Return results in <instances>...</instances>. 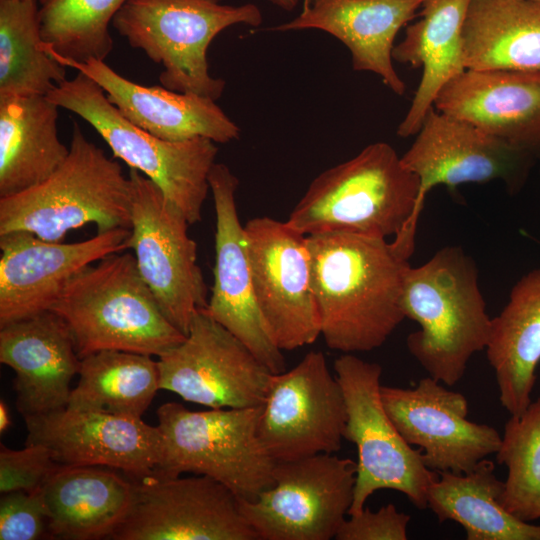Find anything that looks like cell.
Listing matches in <instances>:
<instances>
[{
	"instance_id": "cell-38",
	"label": "cell",
	"mask_w": 540,
	"mask_h": 540,
	"mask_svg": "<svg viewBox=\"0 0 540 540\" xmlns=\"http://www.w3.org/2000/svg\"><path fill=\"white\" fill-rule=\"evenodd\" d=\"M11 425L10 414L7 404L2 400L0 402V432L4 433Z\"/></svg>"
},
{
	"instance_id": "cell-28",
	"label": "cell",
	"mask_w": 540,
	"mask_h": 540,
	"mask_svg": "<svg viewBox=\"0 0 540 540\" xmlns=\"http://www.w3.org/2000/svg\"><path fill=\"white\" fill-rule=\"evenodd\" d=\"M58 109L46 95L0 97V198L39 185L66 160Z\"/></svg>"
},
{
	"instance_id": "cell-15",
	"label": "cell",
	"mask_w": 540,
	"mask_h": 540,
	"mask_svg": "<svg viewBox=\"0 0 540 540\" xmlns=\"http://www.w3.org/2000/svg\"><path fill=\"white\" fill-rule=\"evenodd\" d=\"M132 483L130 508L112 539H258L240 511L237 496L208 476L152 474Z\"/></svg>"
},
{
	"instance_id": "cell-29",
	"label": "cell",
	"mask_w": 540,
	"mask_h": 540,
	"mask_svg": "<svg viewBox=\"0 0 540 540\" xmlns=\"http://www.w3.org/2000/svg\"><path fill=\"white\" fill-rule=\"evenodd\" d=\"M463 53L466 69L540 73V3L471 0Z\"/></svg>"
},
{
	"instance_id": "cell-30",
	"label": "cell",
	"mask_w": 540,
	"mask_h": 540,
	"mask_svg": "<svg viewBox=\"0 0 540 540\" xmlns=\"http://www.w3.org/2000/svg\"><path fill=\"white\" fill-rule=\"evenodd\" d=\"M504 481L487 458L469 472H438L430 485L427 507L439 522L454 521L467 540H540V525L513 516L499 502Z\"/></svg>"
},
{
	"instance_id": "cell-8",
	"label": "cell",
	"mask_w": 540,
	"mask_h": 540,
	"mask_svg": "<svg viewBox=\"0 0 540 540\" xmlns=\"http://www.w3.org/2000/svg\"><path fill=\"white\" fill-rule=\"evenodd\" d=\"M48 98L85 120L104 139L114 157L138 170L184 214L189 224L201 220L210 190L209 174L218 148L207 138L172 142L125 119L103 89L82 72L58 84Z\"/></svg>"
},
{
	"instance_id": "cell-40",
	"label": "cell",
	"mask_w": 540,
	"mask_h": 540,
	"mask_svg": "<svg viewBox=\"0 0 540 540\" xmlns=\"http://www.w3.org/2000/svg\"><path fill=\"white\" fill-rule=\"evenodd\" d=\"M313 1H314V0H303V8H304V9H302V10L308 9V7L311 6V4H312Z\"/></svg>"
},
{
	"instance_id": "cell-12",
	"label": "cell",
	"mask_w": 540,
	"mask_h": 540,
	"mask_svg": "<svg viewBox=\"0 0 540 540\" xmlns=\"http://www.w3.org/2000/svg\"><path fill=\"white\" fill-rule=\"evenodd\" d=\"M346 419L344 395L325 355L310 351L292 369L271 375L258 434L275 462L333 454Z\"/></svg>"
},
{
	"instance_id": "cell-13",
	"label": "cell",
	"mask_w": 540,
	"mask_h": 540,
	"mask_svg": "<svg viewBox=\"0 0 540 540\" xmlns=\"http://www.w3.org/2000/svg\"><path fill=\"white\" fill-rule=\"evenodd\" d=\"M157 365L160 390L213 409L262 406L273 374L203 310L185 339L157 357Z\"/></svg>"
},
{
	"instance_id": "cell-2",
	"label": "cell",
	"mask_w": 540,
	"mask_h": 540,
	"mask_svg": "<svg viewBox=\"0 0 540 540\" xmlns=\"http://www.w3.org/2000/svg\"><path fill=\"white\" fill-rule=\"evenodd\" d=\"M419 186L391 145L372 143L314 178L286 223L306 236H393L392 247L408 260L415 248Z\"/></svg>"
},
{
	"instance_id": "cell-39",
	"label": "cell",
	"mask_w": 540,
	"mask_h": 540,
	"mask_svg": "<svg viewBox=\"0 0 540 540\" xmlns=\"http://www.w3.org/2000/svg\"><path fill=\"white\" fill-rule=\"evenodd\" d=\"M272 4L280 7L286 11H292L297 5L299 0H267Z\"/></svg>"
},
{
	"instance_id": "cell-34",
	"label": "cell",
	"mask_w": 540,
	"mask_h": 540,
	"mask_svg": "<svg viewBox=\"0 0 540 540\" xmlns=\"http://www.w3.org/2000/svg\"><path fill=\"white\" fill-rule=\"evenodd\" d=\"M497 463L507 467L500 504L524 522L540 518V396L506 422Z\"/></svg>"
},
{
	"instance_id": "cell-31",
	"label": "cell",
	"mask_w": 540,
	"mask_h": 540,
	"mask_svg": "<svg viewBox=\"0 0 540 540\" xmlns=\"http://www.w3.org/2000/svg\"><path fill=\"white\" fill-rule=\"evenodd\" d=\"M79 381L67 404L76 410L141 418L160 390L157 360L119 350L81 358Z\"/></svg>"
},
{
	"instance_id": "cell-33",
	"label": "cell",
	"mask_w": 540,
	"mask_h": 540,
	"mask_svg": "<svg viewBox=\"0 0 540 540\" xmlns=\"http://www.w3.org/2000/svg\"><path fill=\"white\" fill-rule=\"evenodd\" d=\"M127 0H39L44 50L59 63L104 61L113 49L109 24Z\"/></svg>"
},
{
	"instance_id": "cell-14",
	"label": "cell",
	"mask_w": 540,
	"mask_h": 540,
	"mask_svg": "<svg viewBox=\"0 0 540 540\" xmlns=\"http://www.w3.org/2000/svg\"><path fill=\"white\" fill-rule=\"evenodd\" d=\"M244 230L256 301L274 343L282 351L314 343L321 321L307 236L270 217L253 218Z\"/></svg>"
},
{
	"instance_id": "cell-5",
	"label": "cell",
	"mask_w": 540,
	"mask_h": 540,
	"mask_svg": "<svg viewBox=\"0 0 540 540\" xmlns=\"http://www.w3.org/2000/svg\"><path fill=\"white\" fill-rule=\"evenodd\" d=\"M132 190L120 164L74 122L69 154L44 182L0 198V235L28 231L48 241L95 224L97 233L131 227Z\"/></svg>"
},
{
	"instance_id": "cell-7",
	"label": "cell",
	"mask_w": 540,
	"mask_h": 540,
	"mask_svg": "<svg viewBox=\"0 0 540 540\" xmlns=\"http://www.w3.org/2000/svg\"><path fill=\"white\" fill-rule=\"evenodd\" d=\"M156 413L162 453L153 474L208 476L242 500H253L274 484L276 462L258 434L261 406L192 411L168 402Z\"/></svg>"
},
{
	"instance_id": "cell-36",
	"label": "cell",
	"mask_w": 540,
	"mask_h": 540,
	"mask_svg": "<svg viewBox=\"0 0 540 540\" xmlns=\"http://www.w3.org/2000/svg\"><path fill=\"white\" fill-rule=\"evenodd\" d=\"M0 539L36 540L49 536L48 515L41 487L32 491L2 493Z\"/></svg>"
},
{
	"instance_id": "cell-24",
	"label": "cell",
	"mask_w": 540,
	"mask_h": 540,
	"mask_svg": "<svg viewBox=\"0 0 540 540\" xmlns=\"http://www.w3.org/2000/svg\"><path fill=\"white\" fill-rule=\"evenodd\" d=\"M425 0H314L293 20L273 31L319 29L350 51L355 71L377 74L395 94L406 84L393 65L394 41L402 27L417 15Z\"/></svg>"
},
{
	"instance_id": "cell-37",
	"label": "cell",
	"mask_w": 540,
	"mask_h": 540,
	"mask_svg": "<svg viewBox=\"0 0 540 540\" xmlns=\"http://www.w3.org/2000/svg\"><path fill=\"white\" fill-rule=\"evenodd\" d=\"M411 517L397 510L394 504L382 506L377 511L364 509L345 519L336 540H406Z\"/></svg>"
},
{
	"instance_id": "cell-1",
	"label": "cell",
	"mask_w": 540,
	"mask_h": 540,
	"mask_svg": "<svg viewBox=\"0 0 540 540\" xmlns=\"http://www.w3.org/2000/svg\"><path fill=\"white\" fill-rule=\"evenodd\" d=\"M307 244L326 345L352 354L382 346L405 319L408 260L386 239L361 234L308 235Z\"/></svg>"
},
{
	"instance_id": "cell-17",
	"label": "cell",
	"mask_w": 540,
	"mask_h": 540,
	"mask_svg": "<svg viewBox=\"0 0 540 540\" xmlns=\"http://www.w3.org/2000/svg\"><path fill=\"white\" fill-rule=\"evenodd\" d=\"M380 396L399 433L408 444L421 449L423 461L432 471L466 473L499 450V432L468 420L466 397L429 375L415 388L381 385Z\"/></svg>"
},
{
	"instance_id": "cell-26",
	"label": "cell",
	"mask_w": 540,
	"mask_h": 540,
	"mask_svg": "<svg viewBox=\"0 0 540 540\" xmlns=\"http://www.w3.org/2000/svg\"><path fill=\"white\" fill-rule=\"evenodd\" d=\"M111 469L59 465L41 486L49 536L111 538L127 515L133 494L132 480Z\"/></svg>"
},
{
	"instance_id": "cell-6",
	"label": "cell",
	"mask_w": 540,
	"mask_h": 540,
	"mask_svg": "<svg viewBox=\"0 0 540 540\" xmlns=\"http://www.w3.org/2000/svg\"><path fill=\"white\" fill-rule=\"evenodd\" d=\"M252 4L229 5L222 0H127L112 25L133 48L161 64V85L180 93L218 100L225 81L209 73L207 50L212 40L235 24L262 23Z\"/></svg>"
},
{
	"instance_id": "cell-25",
	"label": "cell",
	"mask_w": 540,
	"mask_h": 540,
	"mask_svg": "<svg viewBox=\"0 0 540 540\" xmlns=\"http://www.w3.org/2000/svg\"><path fill=\"white\" fill-rule=\"evenodd\" d=\"M471 0H425L418 21L406 26L394 46L397 62L422 68L411 105L397 128L400 137L414 136L443 87L466 70L463 27Z\"/></svg>"
},
{
	"instance_id": "cell-3",
	"label": "cell",
	"mask_w": 540,
	"mask_h": 540,
	"mask_svg": "<svg viewBox=\"0 0 540 540\" xmlns=\"http://www.w3.org/2000/svg\"><path fill=\"white\" fill-rule=\"evenodd\" d=\"M402 309L420 326L406 339L408 351L443 384L459 382L471 357L487 346L492 318L477 265L460 246H445L424 264L408 268Z\"/></svg>"
},
{
	"instance_id": "cell-21",
	"label": "cell",
	"mask_w": 540,
	"mask_h": 540,
	"mask_svg": "<svg viewBox=\"0 0 540 540\" xmlns=\"http://www.w3.org/2000/svg\"><path fill=\"white\" fill-rule=\"evenodd\" d=\"M0 362L15 372L16 407L27 417L67 407L81 359L66 322L47 310L0 327Z\"/></svg>"
},
{
	"instance_id": "cell-41",
	"label": "cell",
	"mask_w": 540,
	"mask_h": 540,
	"mask_svg": "<svg viewBox=\"0 0 540 540\" xmlns=\"http://www.w3.org/2000/svg\"><path fill=\"white\" fill-rule=\"evenodd\" d=\"M532 1H535V2H538V3H540V0H532Z\"/></svg>"
},
{
	"instance_id": "cell-4",
	"label": "cell",
	"mask_w": 540,
	"mask_h": 540,
	"mask_svg": "<svg viewBox=\"0 0 540 540\" xmlns=\"http://www.w3.org/2000/svg\"><path fill=\"white\" fill-rule=\"evenodd\" d=\"M67 324L78 356L119 350L159 357L186 337L164 315L131 253L89 265L51 308Z\"/></svg>"
},
{
	"instance_id": "cell-19",
	"label": "cell",
	"mask_w": 540,
	"mask_h": 540,
	"mask_svg": "<svg viewBox=\"0 0 540 540\" xmlns=\"http://www.w3.org/2000/svg\"><path fill=\"white\" fill-rule=\"evenodd\" d=\"M130 229L63 243L28 231L0 235V327L51 310L69 281L85 267L129 248Z\"/></svg>"
},
{
	"instance_id": "cell-22",
	"label": "cell",
	"mask_w": 540,
	"mask_h": 540,
	"mask_svg": "<svg viewBox=\"0 0 540 540\" xmlns=\"http://www.w3.org/2000/svg\"><path fill=\"white\" fill-rule=\"evenodd\" d=\"M61 64L94 80L125 119L158 138L178 142L202 137L228 143L240 136L238 125L213 99L135 83L102 60Z\"/></svg>"
},
{
	"instance_id": "cell-20",
	"label": "cell",
	"mask_w": 540,
	"mask_h": 540,
	"mask_svg": "<svg viewBox=\"0 0 540 540\" xmlns=\"http://www.w3.org/2000/svg\"><path fill=\"white\" fill-rule=\"evenodd\" d=\"M24 420L26 444L46 446L62 466H103L135 480L160 462L161 432L141 418L65 407Z\"/></svg>"
},
{
	"instance_id": "cell-18",
	"label": "cell",
	"mask_w": 540,
	"mask_h": 540,
	"mask_svg": "<svg viewBox=\"0 0 540 540\" xmlns=\"http://www.w3.org/2000/svg\"><path fill=\"white\" fill-rule=\"evenodd\" d=\"M238 184L228 166L223 163L213 165L209 185L216 214L214 281L203 311L276 374L285 370V359L274 343L256 301L245 230L236 205Z\"/></svg>"
},
{
	"instance_id": "cell-32",
	"label": "cell",
	"mask_w": 540,
	"mask_h": 540,
	"mask_svg": "<svg viewBox=\"0 0 540 540\" xmlns=\"http://www.w3.org/2000/svg\"><path fill=\"white\" fill-rule=\"evenodd\" d=\"M37 0H0V97L48 95L66 67L43 48Z\"/></svg>"
},
{
	"instance_id": "cell-23",
	"label": "cell",
	"mask_w": 540,
	"mask_h": 540,
	"mask_svg": "<svg viewBox=\"0 0 540 540\" xmlns=\"http://www.w3.org/2000/svg\"><path fill=\"white\" fill-rule=\"evenodd\" d=\"M434 107L540 154V73L466 69L437 95Z\"/></svg>"
},
{
	"instance_id": "cell-11",
	"label": "cell",
	"mask_w": 540,
	"mask_h": 540,
	"mask_svg": "<svg viewBox=\"0 0 540 540\" xmlns=\"http://www.w3.org/2000/svg\"><path fill=\"white\" fill-rule=\"evenodd\" d=\"M273 477L255 499H238L258 539H335L353 502L356 462L326 453L278 461Z\"/></svg>"
},
{
	"instance_id": "cell-10",
	"label": "cell",
	"mask_w": 540,
	"mask_h": 540,
	"mask_svg": "<svg viewBox=\"0 0 540 540\" xmlns=\"http://www.w3.org/2000/svg\"><path fill=\"white\" fill-rule=\"evenodd\" d=\"M129 248L138 271L167 319L187 335L194 316L208 304V289L197 260L190 225L150 179L130 168Z\"/></svg>"
},
{
	"instance_id": "cell-9",
	"label": "cell",
	"mask_w": 540,
	"mask_h": 540,
	"mask_svg": "<svg viewBox=\"0 0 540 540\" xmlns=\"http://www.w3.org/2000/svg\"><path fill=\"white\" fill-rule=\"evenodd\" d=\"M335 376L346 404L344 439L358 453L353 502L348 515L360 513L376 491L404 494L418 509L427 508V494L438 473L424 463L388 416L380 396L382 367L352 353L334 362Z\"/></svg>"
},
{
	"instance_id": "cell-27",
	"label": "cell",
	"mask_w": 540,
	"mask_h": 540,
	"mask_svg": "<svg viewBox=\"0 0 540 540\" xmlns=\"http://www.w3.org/2000/svg\"><path fill=\"white\" fill-rule=\"evenodd\" d=\"M485 350L501 405L511 416L522 415L532 402L540 362V267L513 285L506 305L492 318Z\"/></svg>"
},
{
	"instance_id": "cell-35",
	"label": "cell",
	"mask_w": 540,
	"mask_h": 540,
	"mask_svg": "<svg viewBox=\"0 0 540 540\" xmlns=\"http://www.w3.org/2000/svg\"><path fill=\"white\" fill-rule=\"evenodd\" d=\"M58 467L51 451L42 444H26L20 450L1 444L0 492L36 490Z\"/></svg>"
},
{
	"instance_id": "cell-16",
	"label": "cell",
	"mask_w": 540,
	"mask_h": 540,
	"mask_svg": "<svg viewBox=\"0 0 540 540\" xmlns=\"http://www.w3.org/2000/svg\"><path fill=\"white\" fill-rule=\"evenodd\" d=\"M415 136L400 158L419 178L416 225L425 198L435 186L501 181L514 194L524 186L537 156L434 106Z\"/></svg>"
}]
</instances>
